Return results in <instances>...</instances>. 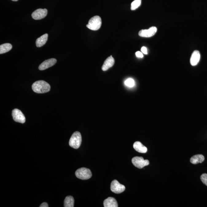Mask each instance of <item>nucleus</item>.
Returning <instances> with one entry per match:
<instances>
[{
  "mask_svg": "<svg viewBox=\"0 0 207 207\" xmlns=\"http://www.w3.org/2000/svg\"><path fill=\"white\" fill-rule=\"evenodd\" d=\"M48 205L47 203H43L41 204L40 207H48Z\"/></svg>",
  "mask_w": 207,
  "mask_h": 207,
  "instance_id": "nucleus-24",
  "label": "nucleus"
},
{
  "mask_svg": "<svg viewBox=\"0 0 207 207\" xmlns=\"http://www.w3.org/2000/svg\"><path fill=\"white\" fill-rule=\"evenodd\" d=\"M50 84L42 80L35 82L32 85L33 92L37 93H46L50 91Z\"/></svg>",
  "mask_w": 207,
  "mask_h": 207,
  "instance_id": "nucleus-1",
  "label": "nucleus"
},
{
  "mask_svg": "<svg viewBox=\"0 0 207 207\" xmlns=\"http://www.w3.org/2000/svg\"><path fill=\"white\" fill-rule=\"evenodd\" d=\"M115 62L114 59L112 56L108 57L107 59L105 60L104 63L103 64L102 69L103 71H106L111 67H112L114 65Z\"/></svg>",
  "mask_w": 207,
  "mask_h": 207,
  "instance_id": "nucleus-12",
  "label": "nucleus"
},
{
  "mask_svg": "<svg viewBox=\"0 0 207 207\" xmlns=\"http://www.w3.org/2000/svg\"><path fill=\"white\" fill-rule=\"evenodd\" d=\"M82 142V137L80 132L76 131L74 133L69 141V146L75 149L80 147Z\"/></svg>",
  "mask_w": 207,
  "mask_h": 207,
  "instance_id": "nucleus-2",
  "label": "nucleus"
},
{
  "mask_svg": "<svg viewBox=\"0 0 207 207\" xmlns=\"http://www.w3.org/2000/svg\"><path fill=\"white\" fill-rule=\"evenodd\" d=\"M104 206L105 207H118L117 201L114 197H109L104 201Z\"/></svg>",
  "mask_w": 207,
  "mask_h": 207,
  "instance_id": "nucleus-14",
  "label": "nucleus"
},
{
  "mask_svg": "<svg viewBox=\"0 0 207 207\" xmlns=\"http://www.w3.org/2000/svg\"><path fill=\"white\" fill-rule=\"evenodd\" d=\"M132 162L134 166L139 169H141L149 164V161L144 160L143 157H134L132 159Z\"/></svg>",
  "mask_w": 207,
  "mask_h": 207,
  "instance_id": "nucleus-5",
  "label": "nucleus"
},
{
  "mask_svg": "<svg viewBox=\"0 0 207 207\" xmlns=\"http://www.w3.org/2000/svg\"><path fill=\"white\" fill-rule=\"evenodd\" d=\"M201 58L200 52L195 50L193 53L190 58V63L191 65L195 66L198 64Z\"/></svg>",
  "mask_w": 207,
  "mask_h": 207,
  "instance_id": "nucleus-11",
  "label": "nucleus"
},
{
  "mask_svg": "<svg viewBox=\"0 0 207 207\" xmlns=\"http://www.w3.org/2000/svg\"><path fill=\"white\" fill-rule=\"evenodd\" d=\"M48 37V34H45L42 36L37 39L36 41V44L37 47H41L44 46L47 42Z\"/></svg>",
  "mask_w": 207,
  "mask_h": 207,
  "instance_id": "nucleus-15",
  "label": "nucleus"
},
{
  "mask_svg": "<svg viewBox=\"0 0 207 207\" xmlns=\"http://www.w3.org/2000/svg\"><path fill=\"white\" fill-rule=\"evenodd\" d=\"M126 189V187L120 184L117 180L113 181L111 185V189L112 192L116 194H120L123 193Z\"/></svg>",
  "mask_w": 207,
  "mask_h": 207,
  "instance_id": "nucleus-6",
  "label": "nucleus"
},
{
  "mask_svg": "<svg viewBox=\"0 0 207 207\" xmlns=\"http://www.w3.org/2000/svg\"><path fill=\"white\" fill-rule=\"evenodd\" d=\"M157 28L155 27H152L147 30H142L139 33L140 36L143 37H150L155 35L157 32Z\"/></svg>",
  "mask_w": 207,
  "mask_h": 207,
  "instance_id": "nucleus-9",
  "label": "nucleus"
},
{
  "mask_svg": "<svg viewBox=\"0 0 207 207\" xmlns=\"http://www.w3.org/2000/svg\"><path fill=\"white\" fill-rule=\"evenodd\" d=\"M48 11L47 9H37L32 14V18L36 20H41L47 16Z\"/></svg>",
  "mask_w": 207,
  "mask_h": 207,
  "instance_id": "nucleus-8",
  "label": "nucleus"
},
{
  "mask_svg": "<svg viewBox=\"0 0 207 207\" xmlns=\"http://www.w3.org/2000/svg\"><path fill=\"white\" fill-rule=\"evenodd\" d=\"M205 160L204 156L201 154L193 156L190 159L191 163L193 164H197L199 163H201Z\"/></svg>",
  "mask_w": 207,
  "mask_h": 207,
  "instance_id": "nucleus-16",
  "label": "nucleus"
},
{
  "mask_svg": "<svg viewBox=\"0 0 207 207\" xmlns=\"http://www.w3.org/2000/svg\"><path fill=\"white\" fill-rule=\"evenodd\" d=\"M133 147L136 151L140 153H146L147 151V148L139 141L136 142L134 143Z\"/></svg>",
  "mask_w": 207,
  "mask_h": 207,
  "instance_id": "nucleus-13",
  "label": "nucleus"
},
{
  "mask_svg": "<svg viewBox=\"0 0 207 207\" xmlns=\"http://www.w3.org/2000/svg\"><path fill=\"white\" fill-rule=\"evenodd\" d=\"M141 0H135L131 4V9L135 10L141 5Z\"/></svg>",
  "mask_w": 207,
  "mask_h": 207,
  "instance_id": "nucleus-19",
  "label": "nucleus"
},
{
  "mask_svg": "<svg viewBox=\"0 0 207 207\" xmlns=\"http://www.w3.org/2000/svg\"><path fill=\"white\" fill-rule=\"evenodd\" d=\"M200 178L202 182L207 186V174H202Z\"/></svg>",
  "mask_w": 207,
  "mask_h": 207,
  "instance_id": "nucleus-21",
  "label": "nucleus"
},
{
  "mask_svg": "<svg viewBox=\"0 0 207 207\" xmlns=\"http://www.w3.org/2000/svg\"><path fill=\"white\" fill-rule=\"evenodd\" d=\"M12 1H18V0H12Z\"/></svg>",
  "mask_w": 207,
  "mask_h": 207,
  "instance_id": "nucleus-25",
  "label": "nucleus"
},
{
  "mask_svg": "<svg viewBox=\"0 0 207 207\" xmlns=\"http://www.w3.org/2000/svg\"><path fill=\"white\" fill-rule=\"evenodd\" d=\"M125 84L126 86L130 88L134 87L135 85V81L132 78H129L125 81Z\"/></svg>",
  "mask_w": 207,
  "mask_h": 207,
  "instance_id": "nucleus-20",
  "label": "nucleus"
},
{
  "mask_svg": "<svg viewBox=\"0 0 207 207\" xmlns=\"http://www.w3.org/2000/svg\"><path fill=\"white\" fill-rule=\"evenodd\" d=\"M141 52L147 55L148 54L147 49L146 47H143L141 48Z\"/></svg>",
  "mask_w": 207,
  "mask_h": 207,
  "instance_id": "nucleus-23",
  "label": "nucleus"
},
{
  "mask_svg": "<svg viewBox=\"0 0 207 207\" xmlns=\"http://www.w3.org/2000/svg\"><path fill=\"white\" fill-rule=\"evenodd\" d=\"M101 18L99 16H95L91 18L86 27L91 30L96 31L101 28Z\"/></svg>",
  "mask_w": 207,
  "mask_h": 207,
  "instance_id": "nucleus-3",
  "label": "nucleus"
},
{
  "mask_svg": "<svg viewBox=\"0 0 207 207\" xmlns=\"http://www.w3.org/2000/svg\"><path fill=\"white\" fill-rule=\"evenodd\" d=\"M57 60L55 58L50 59L46 60L41 63L39 66V69L40 70H44L52 67L57 63Z\"/></svg>",
  "mask_w": 207,
  "mask_h": 207,
  "instance_id": "nucleus-10",
  "label": "nucleus"
},
{
  "mask_svg": "<svg viewBox=\"0 0 207 207\" xmlns=\"http://www.w3.org/2000/svg\"><path fill=\"white\" fill-rule=\"evenodd\" d=\"M12 116L15 121L22 123H25V117L20 110L14 109L12 112Z\"/></svg>",
  "mask_w": 207,
  "mask_h": 207,
  "instance_id": "nucleus-7",
  "label": "nucleus"
},
{
  "mask_svg": "<svg viewBox=\"0 0 207 207\" xmlns=\"http://www.w3.org/2000/svg\"><path fill=\"white\" fill-rule=\"evenodd\" d=\"M12 47L11 44L8 43L1 45L0 46V54L5 53L9 52L11 50Z\"/></svg>",
  "mask_w": 207,
  "mask_h": 207,
  "instance_id": "nucleus-17",
  "label": "nucleus"
},
{
  "mask_svg": "<svg viewBox=\"0 0 207 207\" xmlns=\"http://www.w3.org/2000/svg\"><path fill=\"white\" fill-rule=\"evenodd\" d=\"M74 199L72 196L66 197L64 201V207H73L74 206Z\"/></svg>",
  "mask_w": 207,
  "mask_h": 207,
  "instance_id": "nucleus-18",
  "label": "nucleus"
},
{
  "mask_svg": "<svg viewBox=\"0 0 207 207\" xmlns=\"http://www.w3.org/2000/svg\"><path fill=\"white\" fill-rule=\"evenodd\" d=\"M135 55L137 57H138V58H143V53L139 51L136 52Z\"/></svg>",
  "mask_w": 207,
  "mask_h": 207,
  "instance_id": "nucleus-22",
  "label": "nucleus"
},
{
  "mask_svg": "<svg viewBox=\"0 0 207 207\" xmlns=\"http://www.w3.org/2000/svg\"><path fill=\"white\" fill-rule=\"evenodd\" d=\"M75 174L78 178L82 180H88L92 176L90 170L86 168H81L77 170Z\"/></svg>",
  "mask_w": 207,
  "mask_h": 207,
  "instance_id": "nucleus-4",
  "label": "nucleus"
}]
</instances>
